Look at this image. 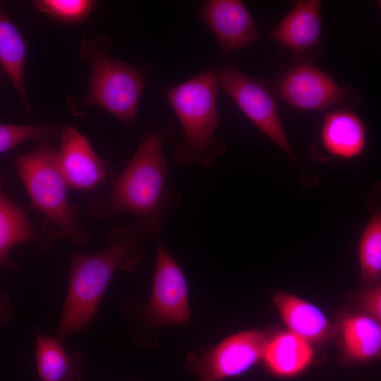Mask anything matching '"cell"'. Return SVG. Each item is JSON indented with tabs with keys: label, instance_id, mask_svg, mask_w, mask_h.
I'll return each instance as SVG.
<instances>
[{
	"label": "cell",
	"instance_id": "6da1fadb",
	"mask_svg": "<svg viewBox=\"0 0 381 381\" xmlns=\"http://www.w3.org/2000/svg\"><path fill=\"white\" fill-rule=\"evenodd\" d=\"M170 133L169 128L155 129L146 135L110 193L97 195L90 202L93 217L131 215L135 218L133 230L143 238L162 232L167 213L182 200L180 192L168 185L164 146L173 138Z\"/></svg>",
	"mask_w": 381,
	"mask_h": 381
},
{
	"label": "cell",
	"instance_id": "7a4b0ae2",
	"mask_svg": "<svg viewBox=\"0 0 381 381\" xmlns=\"http://www.w3.org/2000/svg\"><path fill=\"white\" fill-rule=\"evenodd\" d=\"M107 246L95 253L75 252L67 295L55 338L59 341L88 327L117 270L135 271L143 255V238L133 229L116 228Z\"/></svg>",
	"mask_w": 381,
	"mask_h": 381
},
{
	"label": "cell",
	"instance_id": "3957f363",
	"mask_svg": "<svg viewBox=\"0 0 381 381\" xmlns=\"http://www.w3.org/2000/svg\"><path fill=\"white\" fill-rule=\"evenodd\" d=\"M218 87L214 67L164 90L184 134L174 155L186 167L198 164L207 167L225 151L224 143L216 136L220 123Z\"/></svg>",
	"mask_w": 381,
	"mask_h": 381
},
{
	"label": "cell",
	"instance_id": "277c9868",
	"mask_svg": "<svg viewBox=\"0 0 381 381\" xmlns=\"http://www.w3.org/2000/svg\"><path fill=\"white\" fill-rule=\"evenodd\" d=\"M16 165L32 206L43 214L46 233L54 238L66 236L74 244L85 243L89 235L79 221L77 207L68 202V186L57 152L40 140L35 150L17 157Z\"/></svg>",
	"mask_w": 381,
	"mask_h": 381
},
{
	"label": "cell",
	"instance_id": "5b68a950",
	"mask_svg": "<svg viewBox=\"0 0 381 381\" xmlns=\"http://www.w3.org/2000/svg\"><path fill=\"white\" fill-rule=\"evenodd\" d=\"M91 65L85 103L109 112L121 121L135 123L145 75L131 65L110 57L104 48L89 49Z\"/></svg>",
	"mask_w": 381,
	"mask_h": 381
},
{
	"label": "cell",
	"instance_id": "8992f818",
	"mask_svg": "<svg viewBox=\"0 0 381 381\" xmlns=\"http://www.w3.org/2000/svg\"><path fill=\"white\" fill-rule=\"evenodd\" d=\"M219 86L264 135L298 162L280 119L274 95L265 83L231 65L217 69Z\"/></svg>",
	"mask_w": 381,
	"mask_h": 381
},
{
	"label": "cell",
	"instance_id": "52a82bcc",
	"mask_svg": "<svg viewBox=\"0 0 381 381\" xmlns=\"http://www.w3.org/2000/svg\"><path fill=\"white\" fill-rule=\"evenodd\" d=\"M276 92L280 99L304 111L351 109L360 100L356 89L341 86L308 61H300L284 73L277 83Z\"/></svg>",
	"mask_w": 381,
	"mask_h": 381
},
{
	"label": "cell",
	"instance_id": "ba28073f",
	"mask_svg": "<svg viewBox=\"0 0 381 381\" xmlns=\"http://www.w3.org/2000/svg\"><path fill=\"white\" fill-rule=\"evenodd\" d=\"M270 336L265 330L250 329L207 349L193 365L199 381H222L246 372L262 360Z\"/></svg>",
	"mask_w": 381,
	"mask_h": 381
},
{
	"label": "cell",
	"instance_id": "9c48e42d",
	"mask_svg": "<svg viewBox=\"0 0 381 381\" xmlns=\"http://www.w3.org/2000/svg\"><path fill=\"white\" fill-rule=\"evenodd\" d=\"M145 318L157 326L186 325L191 317L185 276L173 256L159 240L151 300Z\"/></svg>",
	"mask_w": 381,
	"mask_h": 381
},
{
	"label": "cell",
	"instance_id": "30bf717a",
	"mask_svg": "<svg viewBox=\"0 0 381 381\" xmlns=\"http://www.w3.org/2000/svg\"><path fill=\"white\" fill-rule=\"evenodd\" d=\"M57 152L62 174L68 187L94 189L110 178L107 163L98 157L88 139L72 126L61 128Z\"/></svg>",
	"mask_w": 381,
	"mask_h": 381
},
{
	"label": "cell",
	"instance_id": "8fae6325",
	"mask_svg": "<svg viewBox=\"0 0 381 381\" xmlns=\"http://www.w3.org/2000/svg\"><path fill=\"white\" fill-rule=\"evenodd\" d=\"M199 16L212 32L224 54L245 48L262 37L242 1H207Z\"/></svg>",
	"mask_w": 381,
	"mask_h": 381
},
{
	"label": "cell",
	"instance_id": "7c38bea8",
	"mask_svg": "<svg viewBox=\"0 0 381 381\" xmlns=\"http://www.w3.org/2000/svg\"><path fill=\"white\" fill-rule=\"evenodd\" d=\"M322 1L300 0L269 33L282 47L301 54L315 48L322 40Z\"/></svg>",
	"mask_w": 381,
	"mask_h": 381
},
{
	"label": "cell",
	"instance_id": "4fadbf2b",
	"mask_svg": "<svg viewBox=\"0 0 381 381\" xmlns=\"http://www.w3.org/2000/svg\"><path fill=\"white\" fill-rule=\"evenodd\" d=\"M320 141L329 155L341 159H353L365 151L366 126L352 109H337L324 116Z\"/></svg>",
	"mask_w": 381,
	"mask_h": 381
},
{
	"label": "cell",
	"instance_id": "5bb4252c",
	"mask_svg": "<svg viewBox=\"0 0 381 381\" xmlns=\"http://www.w3.org/2000/svg\"><path fill=\"white\" fill-rule=\"evenodd\" d=\"M272 301L286 330L313 344L330 336L332 324L315 304L284 291L276 293Z\"/></svg>",
	"mask_w": 381,
	"mask_h": 381
},
{
	"label": "cell",
	"instance_id": "9a60e30c",
	"mask_svg": "<svg viewBox=\"0 0 381 381\" xmlns=\"http://www.w3.org/2000/svg\"><path fill=\"white\" fill-rule=\"evenodd\" d=\"M314 356L313 343L285 330L270 336L262 360L274 375L291 377L309 367Z\"/></svg>",
	"mask_w": 381,
	"mask_h": 381
},
{
	"label": "cell",
	"instance_id": "2e32d148",
	"mask_svg": "<svg viewBox=\"0 0 381 381\" xmlns=\"http://www.w3.org/2000/svg\"><path fill=\"white\" fill-rule=\"evenodd\" d=\"M35 359L40 381H82L84 354L80 351H67L58 339L39 330Z\"/></svg>",
	"mask_w": 381,
	"mask_h": 381
},
{
	"label": "cell",
	"instance_id": "e0dca14e",
	"mask_svg": "<svg viewBox=\"0 0 381 381\" xmlns=\"http://www.w3.org/2000/svg\"><path fill=\"white\" fill-rule=\"evenodd\" d=\"M4 176L0 173V266H13L8 254L17 244L34 241L43 249L49 241L42 237L32 226L27 209L10 200L3 190Z\"/></svg>",
	"mask_w": 381,
	"mask_h": 381
},
{
	"label": "cell",
	"instance_id": "ac0fdd59",
	"mask_svg": "<svg viewBox=\"0 0 381 381\" xmlns=\"http://www.w3.org/2000/svg\"><path fill=\"white\" fill-rule=\"evenodd\" d=\"M27 42L0 3V68L4 72L23 104L32 111L25 87Z\"/></svg>",
	"mask_w": 381,
	"mask_h": 381
},
{
	"label": "cell",
	"instance_id": "d6986e66",
	"mask_svg": "<svg viewBox=\"0 0 381 381\" xmlns=\"http://www.w3.org/2000/svg\"><path fill=\"white\" fill-rule=\"evenodd\" d=\"M342 348L351 361H367L381 353L380 322L366 314L346 317L340 327Z\"/></svg>",
	"mask_w": 381,
	"mask_h": 381
},
{
	"label": "cell",
	"instance_id": "ffe728a7",
	"mask_svg": "<svg viewBox=\"0 0 381 381\" xmlns=\"http://www.w3.org/2000/svg\"><path fill=\"white\" fill-rule=\"evenodd\" d=\"M358 258L364 280L377 281L381 276V211L377 209L365 226L358 241Z\"/></svg>",
	"mask_w": 381,
	"mask_h": 381
},
{
	"label": "cell",
	"instance_id": "44dd1931",
	"mask_svg": "<svg viewBox=\"0 0 381 381\" xmlns=\"http://www.w3.org/2000/svg\"><path fill=\"white\" fill-rule=\"evenodd\" d=\"M61 128L51 124H0V153L32 140H44L59 133Z\"/></svg>",
	"mask_w": 381,
	"mask_h": 381
},
{
	"label": "cell",
	"instance_id": "7402d4cb",
	"mask_svg": "<svg viewBox=\"0 0 381 381\" xmlns=\"http://www.w3.org/2000/svg\"><path fill=\"white\" fill-rule=\"evenodd\" d=\"M95 4V1L90 0H38L35 2V7L61 22L75 23L85 20Z\"/></svg>",
	"mask_w": 381,
	"mask_h": 381
},
{
	"label": "cell",
	"instance_id": "603a6c76",
	"mask_svg": "<svg viewBox=\"0 0 381 381\" xmlns=\"http://www.w3.org/2000/svg\"><path fill=\"white\" fill-rule=\"evenodd\" d=\"M362 305L366 315L381 322V286L380 284L370 288L364 294Z\"/></svg>",
	"mask_w": 381,
	"mask_h": 381
},
{
	"label": "cell",
	"instance_id": "cb8c5ba5",
	"mask_svg": "<svg viewBox=\"0 0 381 381\" xmlns=\"http://www.w3.org/2000/svg\"><path fill=\"white\" fill-rule=\"evenodd\" d=\"M11 315V305L8 296L0 292V324L8 320Z\"/></svg>",
	"mask_w": 381,
	"mask_h": 381
},
{
	"label": "cell",
	"instance_id": "d4e9b609",
	"mask_svg": "<svg viewBox=\"0 0 381 381\" xmlns=\"http://www.w3.org/2000/svg\"><path fill=\"white\" fill-rule=\"evenodd\" d=\"M0 71H1V69L0 68ZM0 75H1V71H0Z\"/></svg>",
	"mask_w": 381,
	"mask_h": 381
}]
</instances>
